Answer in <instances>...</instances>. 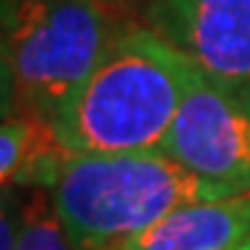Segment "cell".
Returning <instances> with one entry per match:
<instances>
[{
  "instance_id": "cell-1",
  "label": "cell",
  "mask_w": 250,
  "mask_h": 250,
  "mask_svg": "<svg viewBox=\"0 0 250 250\" xmlns=\"http://www.w3.org/2000/svg\"><path fill=\"white\" fill-rule=\"evenodd\" d=\"M197 75L184 53L128 20L50 131L67 153L159 150Z\"/></svg>"
},
{
  "instance_id": "cell-2",
  "label": "cell",
  "mask_w": 250,
  "mask_h": 250,
  "mask_svg": "<svg viewBox=\"0 0 250 250\" xmlns=\"http://www.w3.org/2000/svg\"><path fill=\"white\" fill-rule=\"evenodd\" d=\"M47 192L81 250L120 245L178 206L233 197L161 150L70 153Z\"/></svg>"
},
{
  "instance_id": "cell-3",
  "label": "cell",
  "mask_w": 250,
  "mask_h": 250,
  "mask_svg": "<svg viewBox=\"0 0 250 250\" xmlns=\"http://www.w3.org/2000/svg\"><path fill=\"white\" fill-rule=\"evenodd\" d=\"M125 25L128 17L106 3H6L3 70L11 86V108L50 125Z\"/></svg>"
},
{
  "instance_id": "cell-4",
  "label": "cell",
  "mask_w": 250,
  "mask_h": 250,
  "mask_svg": "<svg viewBox=\"0 0 250 250\" xmlns=\"http://www.w3.org/2000/svg\"><path fill=\"white\" fill-rule=\"evenodd\" d=\"M159 150L225 195L250 192V86L200 72Z\"/></svg>"
},
{
  "instance_id": "cell-5",
  "label": "cell",
  "mask_w": 250,
  "mask_h": 250,
  "mask_svg": "<svg viewBox=\"0 0 250 250\" xmlns=\"http://www.w3.org/2000/svg\"><path fill=\"white\" fill-rule=\"evenodd\" d=\"M139 14L203 75L250 86V0H142Z\"/></svg>"
},
{
  "instance_id": "cell-6",
  "label": "cell",
  "mask_w": 250,
  "mask_h": 250,
  "mask_svg": "<svg viewBox=\"0 0 250 250\" xmlns=\"http://www.w3.org/2000/svg\"><path fill=\"white\" fill-rule=\"evenodd\" d=\"M250 239V192L187 203L131 239L100 250H233Z\"/></svg>"
},
{
  "instance_id": "cell-7",
  "label": "cell",
  "mask_w": 250,
  "mask_h": 250,
  "mask_svg": "<svg viewBox=\"0 0 250 250\" xmlns=\"http://www.w3.org/2000/svg\"><path fill=\"white\" fill-rule=\"evenodd\" d=\"M17 250H81L56 211L45 187H31L22 200V228Z\"/></svg>"
},
{
  "instance_id": "cell-8",
  "label": "cell",
  "mask_w": 250,
  "mask_h": 250,
  "mask_svg": "<svg viewBox=\"0 0 250 250\" xmlns=\"http://www.w3.org/2000/svg\"><path fill=\"white\" fill-rule=\"evenodd\" d=\"M89 3H106V6H117L120 0H89Z\"/></svg>"
},
{
  "instance_id": "cell-9",
  "label": "cell",
  "mask_w": 250,
  "mask_h": 250,
  "mask_svg": "<svg viewBox=\"0 0 250 250\" xmlns=\"http://www.w3.org/2000/svg\"><path fill=\"white\" fill-rule=\"evenodd\" d=\"M233 250H250V239H248V242H242L239 248H233Z\"/></svg>"
}]
</instances>
